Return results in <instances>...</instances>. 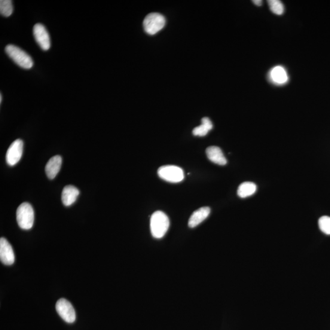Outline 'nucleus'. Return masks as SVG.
Segmentation results:
<instances>
[{
  "label": "nucleus",
  "instance_id": "11",
  "mask_svg": "<svg viewBox=\"0 0 330 330\" xmlns=\"http://www.w3.org/2000/svg\"><path fill=\"white\" fill-rule=\"evenodd\" d=\"M62 158L60 155H55L51 157L45 166V173L50 179H53L60 172Z\"/></svg>",
  "mask_w": 330,
  "mask_h": 330
},
{
  "label": "nucleus",
  "instance_id": "18",
  "mask_svg": "<svg viewBox=\"0 0 330 330\" xmlns=\"http://www.w3.org/2000/svg\"><path fill=\"white\" fill-rule=\"evenodd\" d=\"M269 7L273 13L281 15L284 12V5L280 0H269L267 2Z\"/></svg>",
  "mask_w": 330,
  "mask_h": 330
},
{
  "label": "nucleus",
  "instance_id": "10",
  "mask_svg": "<svg viewBox=\"0 0 330 330\" xmlns=\"http://www.w3.org/2000/svg\"><path fill=\"white\" fill-rule=\"evenodd\" d=\"M269 80L277 85H283L288 81L289 76L283 67L275 66L268 73Z\"/></svg>",
  "mask_w": 330,
  "mask_h": 330
},
{
  "label": "nucleus",
  "instance_id": "1",
  "mask_svg": "<svg viewBox=\"0 0 330 330\" xmlns=\"http://www.w3.org/2000/svg\"><path fill=\"white\" fill-rule=\"evenodd\" d=\"M150 226L152 236L161 238L164 237L169 228L170 220L166 214L161 211H157L151 216Z\"/></svg>",
  "mask_w": 330,
  "mask_h": 330
},
{
  "label": "nucleus",
  "instance_id": "12",
  "mask_svg": "<svg viewBox=\"0 0 330 330\" xmlns=\"http://www.w3.org/2000/svg\"><path fill=\"white\" fill-rule=\"evenodd\" d=\"M210 213V209L208 207H201L195 211L189 219V227L191 228L197 227L209 216Z\"/></svg>",
  "mask_w": 330,
  "mask_h": 330
},
{
  "label": "nucleus",
  "instance_id": "4",
  "mask_svg": "<svg viewBox=\"0 0 330 330\" xmlns=\"http://www.w3.org/2000/svg\"><path fill=\"white\" fill-rule=\"evenodd\" d=\"M165 22L166 20L163 15L157 12H152L147 15L144 20V29L149 35H154L163 29Z\"/></svg>",
  "mask_w": 330,
  "mask_h": 330
},
{
  "label": "nucleus",
  "instance_id": "13",
  "mask_svg": "<svg viewBox=\"0 0 330 330\" xmlns=\"http://www.w3.org/2000/svg\"><path fill=\"white\" fill-rule=\"evenodd\" d=\"M79 191L77 188L73 185H67L63 189L62 202L64 206L68 207L75 203Z\"/></svg>",
  "mask_w": 330,
  "mask_h": 330
},
{
  "label": "nucleus",
  "instance_id": "14",
  "mask_svg": "<svg viewBox=\"0 0 330 330\" xmlns=\"http://www.w3.org/2000/svg\"><path fill=\"white\" fill-rule=\"evenodd\" d=\"M206 154L208 158L213 163L219 165H225L227 163L224 154L222 149L217 146H210L206 149Z\"/></svg>",
  "mask_w": 330,
  "mask_h": 330
},
{
  "label": "nucleus",
  "instance_id": "8",
  "mask_svg": "<svg viewBox=\"0 0 330 330\" xmlns=\"http://www.w3.org/2000/svg\"><path fill=\"white\" fill-rule=\"evenodd\" d=\"M33 35L36 42L43 50H49L51 45L50 36L43 24L40 23L35 24L33 28Z\"/></svg>",
  "mask_w": 330,
  "mask_h": 330
},
{
  "label": "nucleus",
  "instance_id": "7",
  "mask_svg": "<svg viewBox=\"0 0 330 330\" xmlns=\"http://www.w3.org/2000/svg\"><path fill=\"white\" fill-rule=\"evenodd\" d=\"M23 142L20 139L15 140L6 152V160L9 166H14L22 157Z\"/></svg>",
  "mask_w": 330,
  "mask_h": 330
},
{
  "label": "nucleus",
  "instance_id": "3",
  "mask_svg": "<svg viewBox=\"0 0 330 330\" xmlns=\"http://www.w3.org/2000/svg\"><path fill=\"white\" fill-rule=\"evenodd\" d=\"M16 216L18 225L21 229L29 230L32 228L35 221V212L30 203L21 204L17 208Z\"/></svg>",
  "mask_w": 330,
  "mask_h": 330
},
{
  "label": "nucleus",
  "instance_id": "19",
  "mask_svg": "<svg viewBox=\"0 0 330 330\" xmlns=\"http://www.w3.org/2000/svg\"><path fill=\"white\" fill-rule=\"evenodd\" d=\"M319 226L323 233L330 235V217L323 216L319 219Z\"/></svg>",
  "mask_w": 330,
  "mask_h": 330
},
{
  "label": "nucleus",
  "instance_id": "5",
  "mask_svg": "<svg viewBox=\"0 0 330 330\" xmlns=\"http://www.w3.org/2000/svg\"><path fill=\"white\" fill-rule=\"evenodd\" d=\"M159 177L167 182L178 183L184 179V173L182 168L174 165H165L158 170Z\"/></svg>",
  "mask_w": 330,
  "mask_h": 330
},
{
  "label": "nucleus",
  "instance_id": "16",
  "mask_svg": "<svg viewBox=\"0 0 330 330\" xmlns=\"http://www.w3.org/2000/svg\"><path fill=\"white\" fill-rule=\"evenodd\" d=\"M213 128L212 122L209 118H203L201 120V125L194 128L193 134L195 136H204Z\"/></svg>",
  "mask_w": 330,
  "mask_h": 330
},
{
  "label": "nucleus",
  "instance_id": "20",
  "mask_svg": "<svg viewBox=\"0 0 330 330\" xmlns=\"http://www.w3.org/2000/svg\"><path fill=\"white\" fill-rule=\"evenodd\" d=\"M253 3L254 4L258 6H261L262 5V1H261V0H254Z\"/></svg>",
  "mask_w": 330,
  "mask_h": 330
},
{
  "label": "nucleus",
  "instance_id": "15",
  "mask_svg": "<svg viewBox=\"0 0 330 330\" xmlns=\"http://www.w3.org/2000/svg\"><path fill=\"white\" fill-rule=\"evenodd\" d=\"M257 186L255 183L251 182H245L241 183L237 189L238 197L245 198L253 195L256 192Z\"/></svg>",
  "mask_w": 330,
  "mask_h": 330
},
{
  "label": "nucleus",
  "instance_id": "9",
  "mask_svg": "<svg viewBox=\"0 0 330 330\" xmlns=\"http://www.w3.org/2000/svg\"><path fill=\"white\" fill-rule=\"evenodd\" d=\"M0 260L3 264L11 265L15 261V255L11 244L6 238H0Z\"/></svg>",
  "mask_w": 330,
  "mask_h": 330
},
{
  "label": "nucleus",
  "instance_id": "17",
  "mask_svg": "<svg viewBox=\"0 0 330 330\" xmlns=\"http://www.w3.org/2000/svg\"><path fill=\"white\" fill-rule=\"evenodd\" d=\"M13 12V6L11 0H1L0 1V13L3 16L8 17Z\"/></svg>",
  "mask_w": 330,
  "mask_h": 330
},
{
  "label": "nucleus",
  "instance_id": "6",
  "mask_svg": "<svg viewBox=\"0 0 330 330\" xmlns=\"http://www.w3.org/2000/svg\"><path fill=\"white\" fill-rule=\"evenodd\" d=\"M56 310L60 316L67 323L75 322L76 314L73 306L65 298H61L57 302Z\"/></svg>",
  "mask_w": 330,
  "mask_h": 330
},
{
  "label": "nucleus",
  "instance_id": "21",
  "mask_svg": "<svg viewBox=\"0 0 330 330\" xmlns=\"http://www.w3.org/2000/svg\"><path fill=\"white\" fill-rule=\"evenodd\" d=\"M2 102V94H0V103Z\"/></svg>",
  "mask_w": 330,
  "mask_h": 330
},
{
  "label": "nucleus",
  "instance_id": "2",
  "mask_svg": "<svg viewBox=\"0 0 330 330\" xmlns=\"http://www.w3.org/2000/svg\"><path fill=\"white\" fill-rule=\"evenodd\" d=\"M5 51L9 57L21 68L25 69L32 68L33 61L32 57L19 47L14 45H8L6 46Z\"/></svg>",
  "mask_w": 330,
  "mask_h": 330
}]
</instances>
